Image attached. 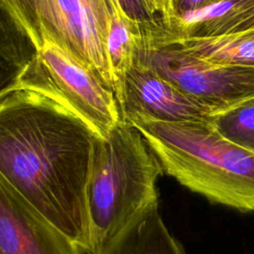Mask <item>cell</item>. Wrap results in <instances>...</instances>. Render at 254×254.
I'll return each instance as SVG.
<instances>
[{
  "label": "cell",
  "mask_w": 254,
  "mask_h": 254,
  "mask_svg": "<svg viewBox=\"0 0 254 254\" xmlns=\"http://www.w3.org/2000/svg\"><path fill=\"white\" fill-rule=\"evenodd\" d=\"M153 10L161 19L163 26L169 30L177 18L180 0H149Z\"/></svg>",
  "instance_id": "15"
},
{
  "label": "cell",
  "mask_w": 254,
  "mask_h": 254,
  "mask_svg": "<svg viewBox=\"0 0 254 254\" xmlns=\"http://www.w3.org/2000/svg\"><path fill=\"white\" fill-rule=\"evenodd\" d=\"M94 254H186L159 211L150 205L133 217Z\"/></svg>",
  "instance_id": "9"
},
{
  "label": "cell",
  "mask_w": 254,
  "mask_h": 254,
  "mask_svg": "<svg viewBox=\"0 0 254 254\" xmlns=\"http://www.w3.org/2000/svg\"><path fill=\"white\" fill-rule=\"evenodd\" d=\"M222 0H180L178 5V15L184 12H190L204 8L206 6L218 3ZM177 15V16H178Z\"/></svg>",
  "instance_id": "16"
},
{
  "label": "cell",
  "mask_w": 254,
  "mask_h": 254,
  "mask_svg": "<svg viewBox=\"0 0 254 254\" xmlns=\"http://www.w3.org/2000/svg\"><path fill=\"white\" fill-rule=\"evenodd\" d=\"M1 8L29 42L50 38L113 90L107 52L109 0H1Z\"/></svg>",
  "instance_id": "5"
},
{
  "label": "cell",
  "mask_w": 254,
  "mask_h": 254,
  "mask_svg": "<svg viewBox=\"0 0 254 254\" xmlns=\"http://www.w3.org/2000/svg\"><path fill=\"white\" fill-rule=\"evenodd\" d=\"M163 167L142 133L121 120L98 137L88 184L92 253L135 214L159 203L157 181Z\"/></svg>",
  "instance_id": "3"
},
{
  "label": "cell",
  "mask_w": 254,
  "mask_h": 254,
  "mask_svg": "<svg viewBox=\"0 0 254 254\" xmlns=\"http://www.w3.org/2000/svg\"><path fill=\"white\" fill-rule=\"evenodd\" d=\"M109 3L111 23L107 52L113 79V91L117 99L126 75L135 64L142 27L129 18L114 0H109Z\"/></svg>",
  "instance_id": "12"
},
{
  "label": "cell",
  "mask_w": 254,
  "mask_h": 254,
  "mask_svg": "<svg viewBox=\"0 0 254 254\" xmlns=\"http://www.w3.org/2000/svg\"><path fill=\"white\" fill-rule=\"evenodd\" d=\"M0 254H87L0 178Z\"/></svg>",
  "instance_id": "8"
},
{
  "label": "cell",
  "mask_w": 254,
  "mask_h": 254,
  "mask_svg": "<svg viewBox=\"0 0 254 254\" xmlns=\"http://www.w3.org/2000/svg\"><path fill=\"white\" fill-rule=\"evenodd\" d=\"M254 28V0H222L177 16L169 34L204 38L236 34Z\"/></svg>",
  "instance_id": "10"
},
{
  "label": "cell",
  "mask_w": 254,
  "mask_h": 254,
  "mask_svg": "<svg viewBox=\"0 0 254 254\" xmlns=\"http://www.w3.org/2000/svg\"><path fill=\"white\" fill-rule=\"evenodd\" d=\"M123 120L134 116L161 121H210L213 110L166 79L151 67L135 62L117 96Z\"/></svg>",
  "instance_id": "7"
},
{
  "label": "cell",
  "mask_w": 254,
  "mask_h": 254,
  "mask_svg": "<svg viewBox=\"0 0 254 254\" xmlns=\"http://www.w3.org/2000/svg\"><path fill=\"white\" fill-rule=\"evenodd\" d=\"M158 30L141 32L136 62L196 97L214 114L254 97V66L206 60L165 40Z\"/></svg>",
  "instance_id": "6"
},
{
  "label": "cell",
  "mask_w": 254,
  "mask_h": 254,
  "mask_svg": "<svg viewBox=\"0 0 254 254\" xmlns=\"http://www.w3.org/2000/svg\"><path fill=\"white\" fill-rule=\"evenodd\" d=\"M158 33L165 40L206 60L254 66V28L236 34L204 38L175 37L165 29L158 30Z\"/></svg>",
  "instance_id": "11"
},
{
  "label": "cell",
  "mask_w": 254,
  "mask_h": 254,
  "mask_svg": "<svg viewBox=\"0 0 254 254\" xmlns=\"http://www.w3.org/2000/svg\"><path fill=\"white\" fill-rule=\"evenodd\" d=\"M1 92L26 89L49 97L82 119L101 138L122 120L116 96L100 77L46 36Z\"/></svg>",
  "instance_id": "4"
},
{
  "label": "cell",
  "mask_w": 254,
  "mask_h": 254,
  "mask_svg": "<svg viewBox=\"0 0 254 254\" xmlns=\"http://www.w3.org/2000/svg\"><path fill=\"white\" fill-rule=\"evenodd\" d=\"M98 137L45 95L1 92L0 178L87 254L92 253L88 184Z\"/></svg>",
  "instance_id": "1"
},
{
  "label": "cell",
  "mask_w": 254,
  "mask_h": 254,
  "mask_svg": "<svg viewBox=\"0 0 254 254\" xmlns=\"http://www.w3.org/2000/svg\"><path fill=\"white\" fill-rule=\"evenodd\" d=\"M210 122L223 137L254 153V97L213 115Z\"/></svg>",
  "instance_id": "13"
},
{
  "label": "cell",
  "mask_w": 254,
  "mask_h": 254,
  "mask_svg": "<svg viewBox=\"0 0 254 254\" xmlns=\"http://www.w3.org/2000/svg\"><path fill=\"white\" fill-rule=\"evenodd\" d=\"M143 135L164 173L214 203L254 210V153L223 137L210 121L125 119Z\"/></svg>",
  "instance_id": "2"
},
{
  "label": "cell",
  "mask_w": 254,
  "mask_h": 254,
  "mask_svg": "<svg viewBox=\"0 0 254 254\" xmlns=\"http://www.w3.org/2000/svg\"><path fill=\"white\" fill-rule=\"evenodd\" d=\"M126 15L138 23L142 30L165 29L163 23L153 10L149 0H114ZM166 30V29H165Z\"/></svg>",
  "instance_id": "14"
}]
</instances>
